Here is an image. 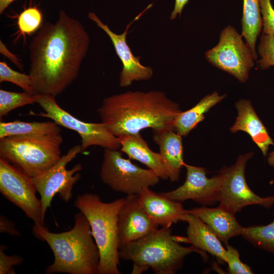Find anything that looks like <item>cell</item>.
<instances>
[{"mask_svg":"<svg viewBox=\"0 0 274 274\" xmlns=\"http://www.w3.org/2000/svg\"><path fill=\"white\" fill-rule=\"evenodd\" d=\"M89 42L82 23L62 9L55 22H43L28 47L35 94L56 97L63 92L78 77Z\"/></svg>","mask_w":274,"mask_h":274,"instance_id":"1","label":"cell"},{"mask_svg":"<svg viewBox=\"0 0 274 274\" xmlns=\"http://www.w3.org/2000/svg\"><path fill=\"white\" fill-rule=\"evenodd\" d=\"M97 112L101 122L119 138L148 128L153 132L175 130V119L182 111L164 92L128 91L105 98Z\"/></svg>","mask_w":274,"mask_h":274,"instance_id":"2","label":"cell"},{"mask_svg":"<svg viewBox=\"0 0 274 274\" xmlns=\"http://www.w3.org/2000/svg\"><path fill=\"white\" fill-rule=\"evenodd\" d=\"M74 219L73 227L60 233L34 224V235L45 241L54 254V261L46 273L97 274L100 255L90 224L81 212L75 215Z\"/></svg>","mask_w":274,"mask_h":274,"instance_id":"3","label":"cell"},{"mask_svg":"<svg viewBox=\"0 0 274 274\" xmlns=\"http://www.w3.org/2000/svg\"><path fill=\"white\" fill-rule=\"evenodd\" d=\"M193 252L207 259L206 253L193 245H180L172 235L170 227L157 228L119 249L120 259L133 263L132 274H141L149 269L156 274H174L182 267L185 257Z\"/></svg>","mask_w":274,"mask_h":274,"instance_id":"4","label":"cell"},{"mask_svg":"<svg viewBox=\"0 0 274 274\" xmlns=\"http://www.w3.org/2000/svg\"><path fill=\"white\" fill-rule=\"evenodd\" d=\"M125 198L103 202L96 194L77 196L74 206L87 219L97 246L100 260L97 274H119L118 218Z\"/></svg>","mask_w":274,"mask_h":274,"instance_id":"5","label":"cell"},{"mask_svg":"<svg viewBox=\"0 0 274 274\" xmlns=\"http://www.w3.org/2000/svg\"><path fill=\"white\" fill-rule=\"evenodd\" d=\"M61 133L11 135L0 139V157L33 177L61 158Z\"/></svg>","mask_w":274,"mask_h":274,"instance_id":"6","label":"cell"},{"mask_svg":"<svg viewBox=\"0 0 274 274\" xmlns=\"http://www.w3.org/2000/svg\"><path fill=\"white\" fill-rule=\"evenodd\" d=\"M100 176L112 190L128 195L139 194L160 179L150 169H144L122 157V152L105 149Z\"/></svg>","mask_w":274,"mask_h":274,"instance_id":"7","label":"cell"},{"mask_svg":"<svg viewBox=\"0 0 274 274\" xmlns=\"http://www.w3.org/2000/svg\"><path fill=\"white\" fill-rule=\"evenodd\" d=\"M35 96L37 103L44 111L36 115L49 118L59 126L77 132L81 138L82 152L92 146L114 150L120 149L119 138L111 133L101 122L89 123L80 120L62 108L52 95L37 93Z\"/></svg>","mask_w":274,"mask_h":274,"instance_id":"8","label":"cell"},{"mask_svg":"<svg viewBox=\"0 0 274 274\" xmlns=\"http://www.w3.org/2000/svg\"><path fill=\"white\" fill-rule=\"evenodd\" d=\"M253 155V152L242 155L234 164L224 166L220 171L223 179L219 191V206L234 215L249 206L259 205L268 209L274 204V195L260 197L250 188L246 182L245 168Z\"/></svg>","mask_w":274,"mask_h":274,"instance_id":"9","label":"cell"},{"mask_svg":"<svg viewBox=\"0 0 274 274\" xmlns=\"http://www.w3.org/2000/svg\"><path fill=\"white\" fill-rule=\"evenodd\" d=\"M81 152V145L73 146L54 165L32 177L35 186L41 196L44 217L56 194L65 202L72 199L73 186L81 178L79 172L82 170V166L78 163L69 170L66 166Z\"/></svg>","mask_w":274,"mask_h":274,"instance_id":"10","label":"cell"},{"mask_svg":"<svg viewBox=\"0 0 274 274\" xmlns=\"http://www.w3.org/2000/svg\"><path fill=\"white\" fill-rule=\"evenodd\" d=\"M242 38L233 26H226L221 31L217 45L208 50L205 56L213 66L244 83L254 65L255 59Z\"/></svg>","mask_w":274,"mask_h":274,"instance_id":"11","label":"cell"},{"mask_svg":"<svg viewBox=\"0 0 274 274\" xmlns=\"http://www.w3.org/2000/svg\"><path fill=\"white\" fill-rule=\"evenodd\" d=\"M0 192L10 202L20 208L34 224L44 225L42 203L32 178L6 159L0 157Z\"/></svg>","mask_w":274,"mask_h":274,"instance_id":"12","label":"cell"},{"mask_svg":"<svg viewBox=\"0 0 274 274\" xmlns=\"http://www.w3.org/2000/svg\"><path fill=\"white\" fill-rule=\"evenodd\" d=\"M186 179L183 184L170 191L159 193L161 196L179 202L192 200L202 206H211L219 201L222 176L209 178L202 167L184 164Z\"/></svg>","mask_w":274,"mask_h":274,"instance_id":"13","label":"cell"},{"mask_svg":"<svg viewBox=\"0 0 274 274\" xmlns=\"http://www.w3.org/2000/svg\"><path fill=\"white\" fill-rule=\"evenodd\" d=\"M88 17L109 37L116 54L123 64V69L120 74V85L121 87L129 86L134 81L148 80L152 78L153 73L152 68L141 63L140 57L133 55L126 40L129 26L138 17L127 25L125 31L121 34L112 31L108 25L104 24L93 12H89Z\"/></svg>","mask_w":274,"mask_h":274,"instance_id":"14","label":"cell"},{"mask_svg":"<svg viewBox=\"0 0 274 274\" xmlns=\"http://www.w3.org/2000/svg\"><path fill=\"white\" fill-rule=\"evenodd\" d=\"M158 227L141 204L139 194L127 195L118 214L119 247L147 235Z\"/></svg>","mask_w":274,"mask_h":274,"instance_id":"15","label":"cell"},{"mask_svg":"<svg viewBox=\"0 0 274 274\" xmlns=\"http://www.w3.org/2000/svg\"><path fill=\"white\" fill-rule=\"evenodd\" d=\"M139 201L146 212L158 226L170 227L179 221H185L187 214L181 202L157 194L149 188L139 194Z\"/></svg>","mask_w":274,"mask_h":274,"instance_id":"16","label":"cell"},{"mask_svg":"<svg viewBox=\"0 0 274 274\" xmlns=\"http://www.w3.org/2000/svg\"><path fill=\"white\" fill-rule=\"evenodd\" d=\"M185 221L188 224L187 228V237L174 236L175 240L178 242L190 243L196 248L215 256L219 263H226V249L209 226L197 216L187 212Z\"/></svg>","mask_w":274,"mask_h":274,"instance_id":"17","label":"cell"},{"mask_svg":"<svg viewBox=\"0 0 274 274\" xmlns=\"http://www.w3.org/2000/svg\"><path fill=\"white\" fill-rule=\"evenodd\" d=\"M237 116L233 125L230 128L232 133L243 131L247 133L253 141L266 156L270 145L274 142L269 136L266 128L260 120L250 100L242 99L235 105Z\"/></svg>","mask_w":274,"mask_h":274,"instance_id":"18","label":"cell"},{"mask_svg":"<svg viewBox=\"0 0 274 274\" xmlns=\"http://www.w3.org/2000/svg\"><path fill=\"white\" fill-rule=\"evenodd\" d=\"M186 211L208 225L226 246L230 238L241 235L244 227L237 222L235 215L220 206L215 208L202 206Z\"/></svg>","mask_w":274,"mask_h":274,"instance_id":"19","label":"cell"},{"mask_svg":"<svg viewBox=\"0 0 274 274\" xmlns=\"http://www.w3.org/2000/svg\"><path fill=\"white\" fill-rule=\"evenodd\" d=\"M174 130L155 132L154 141L158 145L159 153L171 182L177 181L184 166L182 138Z\"/></svg>","mask_w":274,"mask_h":274,"instance_id":"20","label":"cell"},{"mask_svg":"<svg viewBox=\"0 0 274 274\" xmlns=\"http://www.w3.org/2000/svg\"><path fill=\"white\" fill-rule=\"evenodd\" d=\"M121 143L120 151L130 158L139 161L154 172L160 179H168L166 169L160 153L151 150L147 142L139 133L119 137Z\"/></svg>","mask_w":274,"mask_h":274,"instance_id":"21","label":"cell"},{"mask_svg":"<svg viewBox=\"0 0 274 274\" xmlns=\"http://www.w3.org/2000/svg\"><path fill=\"white\" fill-rule=\"evenodd\" d=\"M226 95H220L215 91L202 98L195 106L185 112H180L175 122V130L185 136L204 118V114L213 106L220 102Z\"/></svg>","mask_w":274,"mask_h":274,"instance_id":"22","label":"cell"},{"mask_svg":"<svg viewBox=\"0 0 274 274\" xmlns=\"http://www.w3.org/2000/svg\"><path fill=\"white\" fill-rule=\"evenodd\" d=\"M241 22V35L245 38L255 60H257L256 43L262 28L260 0H243Z\"/></svg>","mask_w":274,"mask_h":274,"instance_id":"23","label":"cell"},{"mask_svg":"<svg viewBox=\"0 0 274 274\" xmlns=\"http://www.w3.org/2000/svg\"><path fill=\"white\" fill-rule=\"evenodd\" d=\"M55 122H23L15 120L1 121L0 139L11 135L52 134L61 133V128Z\"/></svg>","mask_w":274,"mask_h":274,"instance_id":"24","label":"cell"},{"mask_svg":"<svg viewBox=\"0 0 274 274\" xmlns=\"http://www.w3.org/2000/svg\"><path fill=\"white\" fill-rule=\"evenodd\" d=\"M241 235L254 246L274 254V220L266 225L244 227Z\"/></svg>","mask_w":274,"mask_h":274,"instance_id":"25","label":"cell"},{"mask_svg":"<svg viewBox=\"0 0 274 274\" xmlns=\"http://www.w3.org/2000/svg\"><path fill=\"white\" fill-rule=\"evenodd\" d=\"M37 103L35 94L0 90V118L18 108Z\"/></svg>","mask_w":274,"mask_h":274,"instance_id":"26","label":"cell"},{"mask_svg":"<svg viewBox=\"0 0 274 274\" xmlns=\"http://www.w3.org/2000/svg\"><path fill=\"white\" fill-rule=\"evenodd\" d=\"M43 21L41 11L36 7L24 9L18 17L17 24L23 35H30L40 28Z\"/></svg>","mask_w":274,"mask_h":274,"instance_id":"27","label":"cell"},{"mask_svg":"<svg viewBox=\"0 0 274 274\" xmlns=\"http://www.w3.org/2000/svg\"><path fill=\"white\" fill-rule=\"evenodd\" d=\"M9 82L22 88L24 91L34 93L32 79L26 75L13 70L4 61L0 62V82Z\"/></svg>","mask_w":274,"mask_h":274,"instance_id":"28","label":"cell"},{"mask_svg":"<svg viewBox=\"0 0 274 274\" xmlns=\"http://www.w3.org/2000/svg\"><path fill=\"white\" fill-rule=\"evenodd\" d=\"M258 52L261 57L259 67L264 70L274 66V37L262 33L260 38Z\"/></svg>","mask_w":274,"mask_h":274,"instance_id":"29","label":"cell"},{"mask_svg":"<svg viewBox=\"0 0 274 274\" xmlns=\"http://www.w3.org/2000/svg\"><path fill=\"white\" fill-rule=\"evenodd\" d=\"M226 261L228 272L231 274H252L251 267L240 259L238 251L231 246H226Z\"/></svg>","mask_w":274,"mask_h":274,"instance_id":"30","label":"cell"},{"mask_svg":"<svg viewBox=\"0 0 274 274\" xmlns=\"http://www.w3.org/2000/svg\"><path fill=\"white\" fill-rule=\"evenodd\" d=\"M262 33L274 37V9L270 0H260Z\"/></svg>","mask_w":274,"mask_h":274,"instance_id":"31","label":"cell"},{"mask_svg":"<svg viewBox=\"0 0 274 274\" xmlns=\"http://www.w3.org/2000/svg\"><path fill=\"white\" fill-rule=\"evenodd\" d=\"M7 248L4 245L0 246V274H15L13 266L21 264L23 259L18 255L9 256L5 254L4 250Z\"/></svg>","mask_w":274,"mask_h":274,"instance_id":"32","label":"cell"},{"mask_svg":"<svg viewBox=\"0 0 274 274\" xmlns=\"http://www.w3.org/2000/svg\"><path fill=\"white\" fill-rule=\"evenodd\" d=\"M0 232L7 233L12 236H20L14 222L3 215L0 216Z\"/></svg>","mask_w":274,"mask_h":274,"instance_id":"33","label":"cell"},{"mask_svg":"<svg viewBox=\"0 0 274 274\" xmlns=\"http://www.w3.org/2000/svg\"><path fill=\"white\" fill-rule=\"evenodd\" d=\"M0 51L2 54L11 60L20 70L23 68V64L21 63L20 60L16 55L9 51L1 40L0 41Z\"/></svg>","mask_w":274,"mask_h":274,"instance_id":"34","label":"cell"},{"mask_svg":"<svg viewBox=\"0 0 274 274\" xmlns=\"http://www.w3.org/2000/svg\"><path fill=\"white\" fill-rule=\"evenodd\" d=\"M189 0H175V4L173 11H172L170 19L174 20L178 14L180 16L182 10L185 6L188 3Z\"/></svg>","mask_w":274,"mask_h":274,"instance_id":"35","label":"cell"},{"mask_svg":"<svg viewBox=\"0 0 274 274\" xmlns=\"http://www.w3.org/2000/svg\"><path fill=\"white\" fill-rule=\"evenodd\" d=\"M14 1L15 0H0V14H2Z\"/></svg>","mask_w":274,"mask_h":274,"instance_id":"36","label":"cell"},{"mask_svg":"<svg viewBox=\"0 0 274 274\" xmlns=\"http://www.w3.org/2000/svg\"><path fill=\"white\" fill-rule=\"evenodd\" d=\"M267 162L270 166L274 167V150L269 154Z\"/></svg>","mask_w":274,"mask_h":274,"instance_id":"37","label":"cell"}]
</instances>
